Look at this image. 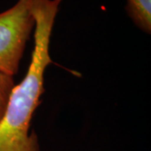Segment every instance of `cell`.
Masks as SVG:
<instances>
[{"mask_svg":"<svg viewBox=\"0 0 151 151\" xmlns=\"http://www.w3.org/2000/svg\"><path fill=\"white\" fill-rule=\"evenodd\" d=\"M62 0H31L35 45L28 71L11 92L0 122V151H40L37 135L29 132L33 115L44 92L46 67L53 61L50 44Z\"/></svg>","mask_w":151,"mask_h":151,"instance_id":"1","label":"cell"},{"mask_svg":"<svg viewBox=\"0 0 151 151\" xmlns=\"http://www.w3.org/2000/svg\"><path fill=\"white\" fill-rule=\"evenodd\" d=\"M15 85L14 76L0 72V122L4 115L11 92Z\"/></svg>","mask_w":151,"mask_h":151,"instance_id":"4","label":"cell"},{"mask_svg":"<svg viewBox=\"0 0 151 151\" xmlns=\"http://www.w3.org/2000/svg\"><path fill=\"white\" fill-rule=\"evenodd\" d=\"M125 9L136 27L150 35L151 0H127Z\"/></svg>","mask_w":151,"mask_h":151,"instance_id":"3","label":"cell"},{"mask_svg":"<svg viewBox=\"0 0 151 151\" xmlns=\"http://www.w3.org/2000/svg\"><path fill=\"white\" fill-rule=\"evenodd\" d=\"M35 25L31 0H18L10 9L0 13V72L11 76L18 73Z\"/></svg>","mask_w":151,"mask_h":151,"instance_id":"2","label":"cell"}]
</instances>
